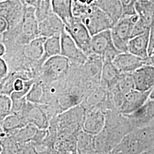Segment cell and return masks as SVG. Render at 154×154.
<instances>
[{"mask_svg":"<svg viewBox=\"0 0 154 154\" xmlns=\"http://www.w3.org/2000/svg\"><path fill=\"white\" fill-rule=\"evenodd\" d=\"M70 63L67 58L61 54L50 57L42 66L35 82L46 85L59 81L68 73Z\"/></svg>","mask_w":154,"mask_h":154,"instance_id":"6da1fadb","label":"cell"},{"mask_svg":"<svg viewBox=\"0 0 154 154\" xmlns=\"http://www.w3.org/2000/svg\"><path fill=\"white\" fill-rule=\"evenodd\" d=\"M137 14L123 16L111 29L113 43L121 52H128V45L131 38L133 28L138 20Z\"/></svg>","mask_w":154,"mask_h":154,"instance_id":"7a4b0ae2","label":"cell"},{"mask_svg":"<svg viewBox=\"0 0 154 154\" xmlns=\"http://www.w3.org/2000/svg\"><path fill=\"white\" fill-rule=\"evenodd\" d=\"M120 51L113 43L111 29L106 30L94 35L90 44V54L100 57L102 62H112Z\"/></svg>","mask_w":154,"mask_h":154,"instance_id":"3957f363","label":"cell"},{"mask_svg":"<svg viewBox=\"0 0 154 154\" xmlns=\"http://www.w3.org/2000/svg\"><path fill=\"white\" fill-rule=\"evenodd\" d=\"M78 18L88 28L92 36L97 33L111 29L113 26V23L109 17L97 6H94Z\"/></svg>","mask_w":154,"mask_h":154,"instance_id":"277c9868","label":"cell"},{"mask_svg":"<svg viewBox=\"0 0 154 154\" xmlns=\"http://www.w3.org/2000/svg\"><path fill=\"white\" fill-rule=\"evenodd\" d=\"M65 30L77 45L88 55L90 54V44L92 35L79 18L74 17L65 25Z\"/></svg>","mask_w":154,"mask_h":154,"instance_id":"5b68a950","label":"cell"},{"mask_svg":"<svg viewBox=\"0 0 154 154\" xmlns=\"http://www.w3.org/2000/svg\"><path fill=\"white\" fill-rule=\"evenodd\" d=\"M21 116L28 124H32L39 129L47 130L50 126V117L44 109L39 104L27 100Z\"/></svg>","mask_w":154,"mask_h":154,"instance_id":"8992f818","label":"cell"},{"mask_svg":"<svg viewBox=\"0 0 154 154\" xmlns=\"http://www.w3.org/2000/svg\"><path fill=\"white\" fill-rule=\"evenodd\" d=\"M61 55L77 64H83L88 61V55L77 45L65 28L61 34Z\"/></svg>","mask_w":154,"mask_h":154,"instance_id":"52a82bcc","label":"cell"},{"mask_svg":"<svg viewBox=\"0 0 154 154\" xmlns=\"http://www.w3.org/2000/svg\"><path fill=\"white\" fill-rule=\"evenodd\" d=\"M151 90L147 91L133 89L123 97L121 105L118 108L122 116H128L135 112L146 103Z\"/></svg>","mask_w":154,"mask_h":154,"instance_id":"ba28073f","label":"cell"},{"mask_svg":"<svg viewBox=\"0 0 154 154\" xmlns=\"http://www.w3.org/2000/svg\"><path fill=\"white\" fill-rule=\"evenodd\" d=\"M24 5L20 0L0 1V17L4 18L8 29L13 28L22 20Z\"/></svg>","mask_w":154,"mask_h":154,"instance_id":"9c48e42d","label":"cell"},{"mask_svg":"<svg viewBox=\"0 0 154 154\" xmlns=\"http://www.w3.org/2000/svg\"><path fill=\"white\" fill-rule=\"evenodd\" d=\"M112 63L122 74H132L140 67L149 64V58H142L129 52H122L116 56Z\"/></svg>","mask_w":154,"mask_h":154,"instance_id":"30bf717a","label":"cell"},{"mask_svg":"<svg viewBox=\"0 0 154 154\" xmlns=\"http://www.w3.org/2000/svg\"><path fill=\"white\" fill-rule=\"evenodd\" d=\"M135 89L147 91L154 87V66L145 64L132 74Z\"/></svg>","mask_w":154,"mask_h":154,"instance_id":"8fae6325","label":"cell"},{"mask_svg":"<svg viewBox=\"0 0 154 154\" xmlns=\"http://www.w3.org/2000/svg\"><path fill=\"white\" fill-rule=\"evenodd\" d=\"M65 28V23L61 18L53 12L43 20L39 22V37L49 38L61 35Z\"/></svg>","mask_w":154,"mask_h":154,"instance_id":"7c38bea8","label":"cell"},{"mask_svg":"<svg viewBox=\"0 0 154 154\" xmlns=\"http://www.w3.org/2000/svg\"><path fill=\"white\" fill-rule=\"evenodd\" d=\"M106 122V116L99 110L88 111L83 121V130L93 135L101 132L105 128Z\"/></svg>","mask_w":154,"mask_h":154,"instance_id":"4fadbf2b","label":"cell"},{"mask_svg":"<svg viewBox=\"0 0 154 154\" xmlns=\"http://www.w3.org/2000/svg\"><path fill=\"white\" fill-rule=\"evenodd\" d=\"M149 32L132 37L128 45V52L142 58H148Z\"/></svg>","mask_w":154,"mask_h":154,"instance_id":"5bb4252c","label":"cell"},{"mask_svg":"<svg viewBox=\"0 0 154 154\" xmlns=\"http://www.w3.org/2000/svg\"><path fill=\"white\" fill-rule=\"evenodd\" d=\"M134 88L132 74H122L118 82L112 88L114 94V102L118 108L121 105L124 96Z\"/></svg>","mask_w":154,"mask_h":154,"instance_id":"9a60e30c","label":"cell"},{"mask_svg":"<svg viewBox=\"0 0 154 154\" xmlns=\"http://www.w3.org/2000/svg\"><path fill=\"white\" fill-rule=\"evenodd\" d=\"M125 116L126 117L132 126H138L139 125L148 122L154 118V99H151L149 101L147 100L137 111Z\"/></svg>","mask_w":154,"mask_h":154,"instance_id":"2e32d148","label":"cell"},{"mask_svg":"<svg viewBox=\"0 0 154 154\" xmlns=\"http://www.w3.org/2000/svg\"><path fill=\"white\" fill-rule=\"evenodd\" d=\"M97 5L108 15L113 26L123 16V8L120 0H98Z\"/></svg>","mask_w":154,"mask_h":154,"instance_id":"e0dca14e","label":"cell"},{"mask_svg":"<svg viewBox=\"0 0 154 154\" xmlns=\"http://www.w3.org/2000/svg\"><path fill=\"white\" fill-rule=\"evenodd\" d=\"M103 64L101 70V82L105 86L112 89L122 73L118 70L112 62H103Z\"/></svg>","mask_w":154,"mask_h":154,"instance_id":"ac0fdd59","label":"cell"},{"mask_svg":"<svg viewBox=\"0 0 154 154\" xmlns=\"http://www.w3.org/2000/svg\"><path fill=\"white\" fill-rule=\"evenodd\" d=\"M53 11L61 18L65 25L73 18L72 0H52Z\"/></svg>","mask_w":154,"mask_h":154,"instance_id":"d6986e66","label":"cell"},{"mask_svg":"<svg viewBox=\"0 0 154 154\" xmlns=\"http://www.w3.org/2000/svg\"><path fill=\"white\" fill-rule=\"evenodd\" d=\"M77 151L78 154H95L94 135L81 131L77 134Z\"/></svg>","mask_w":154,"mask_h":154,"instance_id":"ffe728a7","label":"cell"},{"mask_svg":"<svg viewBox=\"0 0 154 154\" xmlns=\"http://www.w3.org/2000/svg\"><path fill=\"white\" fill-rule=\"evenodd\" d=\"M61 54V35L47 38L44 44V54L41 60L43 65L48 58L55 55Z\"/></svg>","mask_w":154,"mask_h":154,"instance_id":"44dd1931","label":"cell"},{"mask_svg":"<svg viewBox=\"0 0 154 154\" xmlns=\"http://www.w3.org/2000/svg\"><path fill=\"white\" fill-rule=\"evenodd\" d=\"M135 10L138 16L152 25L154 18V0H137Z\"/></svg>","mask_w":154,"mask_h":154,"instance_id":"7402d4cb","label":"cell"},{"mask_svg":"<svg viewBox=\"0 0 154 154\" xmlns=\"http://www.w3.org/2000/svg\"><path fill=\"white\" fill-rule=\"evenodd\" d=\"M28 124L22 116L11 114L8 116L1 125L4 132L6 133L21 128Z\"/></svg>","mask_w":154,"mask_h":154,"instance_id":"603a6c76","label":"cell"},{"mask_svg":"<svg viewBox=\"0 0 154 154\" xmlns=\"http://www.w3.org/2000/svg\"><path fill=\"white\" fill-rule=\"evenodd\" d=\"M98 0H72L73 16L80 17L93 8L97 6Z\"/></svg>","mask_w":154,"mask_h":154,"instance_id":"cb8c5ba5","label":"cell"},{"mask_svg":"<svg viewBox=\"0 0 154 154\" xmlns=\"http://www.w3.org/2000/svg\"><path fill=\"white\" fill-rule=\"evenodd\" d=\"M35 14L38 22L52 13V0H36Z\"/></svg>","mask_w":154,"mask_h":154,"instance_id":"d4e9b609","label":"cell"},{"mask_svg":"<svg viewBox=\"0 0 154 154\" xmlns=\"http://www.w3.org/2000/svg\"><path fill=\"white\" fill-rule=\"evenodd\" d=\"M44 96V88L41 83L35 82L26 96V100L33 103L41 104Z\"/></svg>","mask_w":154,"mask_h":154,"instance_id":"484cf974","label":"cell"},{"mask_svg":"<svg viewBox=\"0 0 154 154\" xmlns=\"http://www.w3.org/2000/svg\"><path fill=\"white\" fill-rule=\"evenodd\" d=\"M12 114V100L9 95L0 94V123Z\"/></svg>","mask_w":154,"mask_h":154,"instance_id":"4316f807","label":"cell"},{"mask_svg":"<svg viewBox=\"0 0 154 154\" xmlns=\"http://www.w3.org/2000/svg\"><path fill=\"white\" fill-rule=\"evenodd\" d=\"M151 27V25L147 21L144 20L143 18L139 17L138 20L133 28L131 38L142 34L146 32H148L149 30Z\"/></svg>","mask_w":154,"mask_h":154,"instance_id":"83f0119b","label":"cell"},{"mask_svg":"<svg viewBox=\"0 0 154 154\" xmlns=\"http://www.w3.org/2000/svg\"><path fill=\"white\" fill-rule=\"evenodd\" d=\"M123 8V16L137 14L135 4L137 0H120Z\"/></svg>","mask_w":154,"mask_h":154,"instance_id":"f1b7e54d","label":"cell"},{"mask_svg":"<svg viewBox=\"0 0 154 154\" xmlns=\"http://www.w3.org/2000/svg\"><path fill=\"white\" fill-rule=\"evenodd\" d=\"M12 114H15L21 116L22 111L27 102L25 97L21 99H12Z\"/></svg>","mask_w":154,"mask_h":154,"instance_id":"f546056e","label":"cell"},{"mask_svg":"<svg viewBox=\"0 0 154 154\" xmlns=\"http://www.w3.org/2000/svg\"><path fill=\"white\" fill-rule=\"evenodd\" d=\"M105 92L102 90H97L90 96L88 103L91 105L97 104L105 98Z\"/></svg>","mask_w":154,"mask_h":154,"instance_id":"4dcf8cb0","label":"cell"},{"mask_svg":"<svg viewBox=\"0 0 154 154\" xmlns=\"http://www.w3.org/2000/svg\"><path fill=\"white\" fill-rule=\"evenodd\" d=\"M9 67L5 60L3 57H0V78L3 79L8 75Z\"/></svg>","mask_w":154,"mask_h":154,"instance_id":"1f68e13d","label":"cell"},{"mask_svg":"<svg viewBox=\"0 0 154 154\" xmlns=\"http://www.w3.org/2000/svg\"><path fill=\"white\" fill-rule=\"evenodd\" d=\"M154 50V25L152 26L149 32V56H151Z\"/></svg>","mask_w":154,"mask_h":154,"instance_id":"d6a6232c","label":"cell"},{"mask_svg":"<svg viewBox=\"0 0 154 154\" xmlns=\"http://www.w3.org/2000/svg\"><path fill=\"white\" fill-rule=\"evenodd\" d=\"M8 25L5 20L0 17V42H2L4 34L8 30Z\"/></svg>","mask_w":154,"mask_h":154,"instance_id":"836d02e7","label":"cell"},{"mask_svg":"<svg viewBox=\"0 0 154 154\" xmlns=\"http://www.w3.org/2000/svg\"><path fill=\"white\" fill-rule=\"evenodd\" d=\"M24 6H35L36 0H20Z\"/></svg>","mask_w":154,"mask_h":154,"instance_id":"e575fe53","label":"cell"},{"mask_svg":"<svg viewBox=\"0 0 154 154\" xmlns=\"http://www.w3.org/2000/svg\"><path fill=\"white\" fill-rule=\"evenodd\" d=\"M6 53V48L5 45L2 42H0V57H2Z\"/></svg>","mask_w":154,"mask_h":154,"instance_id":"d590c367","label":"cell"},{"mask_svg":"<svg viewBox=\"0 0 154 154\" xmlns=\"http://www.w3.org/2000/svg\"><path fill=\"white\" fill-rule=\"evenodd\" d=\"M149 64L154 66V54L149 57Z\"/></svg>","mask_w":154,"mask_h":154,"instance_id":"8d00e7d4","label":"cell"},{"mask_svg":"<svg viewBox=\"0 0 154 154\" xmlns=\"http://www.w3.org/2000/svg\"><path fill=\"white\" fill-rule=\"evenodd\" d=\"M2 146L1 143V140H0V154H2Z\"/></svg>","mask_w":154,"mask_h":154,"instance_id":"74e56055","label":"cell"},{"mask_svg":"<svg viewBox=\"0 0 154 154\" xmlns=\"http://www.w3.org/2000/svg\"><path fill=\"white\" fill-rule=\"evenodd\" d=\"M3 132H4V131H3V129H2V126H1V123H0V134L3 133Z\"/></svg>","mask_w":154,"mask_h":154,"instance_id":"f35d334b","label":"cell"},{"mask_svg":"<svg viewBox=\"0 0 154 154\" xmlns=\"http://www.w3.org/2000/svg\"><path fill=\"white\" fill-rule=\"evenodd\" d=\"M153 25H154V19H153V20H152V25H151V26H153Z\"/></svg>","mask_w":154,"mask_h":154,"instance_id":"ab89813d","label":"cell"},{"mask_svg":"<svg viewBox=\"0 0 154 154\" xmlns=\"http://www.w3.org/2000/svg\"><path fill=\"white\" fill-rule=\"evenodd\" d=\"M1 80H2V79L0 78V85H1Z\"/></svg>","mask_w":154,"mask_h":154,"instance_id":"60d3db41","label":"cell"},{"mask_svg":"<svg viewBox=\"0 0 154 154\" xmlns=\"http://www.w3.org/2000/svg\"><path fill=\"white\" fill-rule=\"evenodd\" d=\"M153 54H154V51H153V53H152V55H153Z\"/></svg>","mask_w":154,"mask_h":154,"instance_id":"b9f144b4","label":"cell"},{"mask_svg":"<svg viewBox=\"0 0 154 154\" xmlns=\"http://www.w3.org/2000/svg\"><path fill=\"white\" fill-rule=\"evenodd\" d=\"M0 1H2V0H0Z\"/></svg>","mask_w":154,"mask_h":154,"instance_id":"7bdbcfd3","label":"cell"},{"mask_svg":"<svg viewBox=\"0 0 154 154\" xmlns=\"http://www.w3.org/2000/svg\"><path fill=\"white\" fill-rule=\"evenodd\" d=\"M0 135H1V134H0Z\"/></svg>","mask_w":154,"mask_h":154,"instance_id":"ee69618b","label":"cell"}]
</instances>
